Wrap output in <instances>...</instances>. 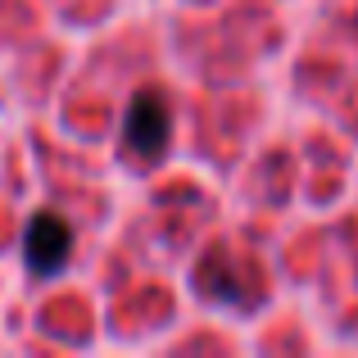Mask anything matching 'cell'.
<instances>
[{"label": "cell", "instance_id": "obj_1", "mask_svg": "<svg viewBox=\"0 0 358 358\" xmlns=\"http://www.w3.org/2000/svg\"><path fill=\"white\" fill-rule=\"evenodd\" d=\"M173 136V114L159 87H141L127 105V122H122V141L136 159H159Z\"/></svg>", "mask_w": 358, "mask_h": 358}, {"label": "cell", "instance_id": "obj_2", "mask_svg": "<svg viewBox=\"0 0 358 358\" xmlns=\"http://www.w3.org/2000/svg\"><path fill=\"white\" fill-rule=\"evenodd\" d=\"M73 250V231L59 213H36L23 231V263L32 277H59Z\"/></svg>", "mask_w": 358, "mask_h": 358}]
</instances>
